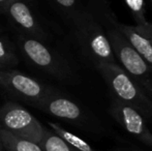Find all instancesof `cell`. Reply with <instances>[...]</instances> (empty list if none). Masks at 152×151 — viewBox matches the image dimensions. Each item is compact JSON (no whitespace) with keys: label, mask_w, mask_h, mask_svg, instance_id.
Returning <instances> with one entry per match:
<instances>
[{"label":"cell","mask_w":152,"mask_h":151,"mask_svg":"<svg viewBox=\"0 0 152 151\" xmlns=\"http://www.w3.org/2000/svg\"><path fill=\"white\" fill-rule=\"evenodd\" d=\"M116 25L124 37L128 40L132 48L143 57L152 67V24L147 23L143 26L127 25L116 22Z\"/></svg>","instance_id":"10"},{"label":"cell","mask_w":152,"mask_h":151,"mask_svg":"<svg viewBox=\"0 0 152 151\" xmlns=\"http://www.w3.org/2000/svg\"><path fill=\"white\" fill-rule=\"evenodd\" d=\"M38 145L44 151H79L55 133L52 129H48L46 127H44L42 137Z\"/></svg>","instance_id":"12"},{"label":"cell","mask_w":152,"mask_h":151,"mask_svg":"<svg viewBox=\"0 0 152 151\" xmlns=\"http://www.w3.org/2000/svg\"><path fill=\"white\" fill-rule=\"evenodd\" d=\"M118 151H143V150L134 149V148H121V149H118Z\"/></svg>","instance_id":"18"},{"label":"cell","mask_w":152,"mask_h":151,"mask_svg":"<svg viewBox=\"0 0 152 151\" xmlns=\"http://www.w3.org/2000/svg\"><path fill=\"white\" fill-rule=\"evenodd\" d=\"M150 1H151V3H152V0H150Z\"/></svg>","instance_id":"21"},{"label":"cell","mask_w":152,"mask_h":151,"mask_svg":"<svg viewBox=\"0 0 152 151\" xmlns=\"http://www.w3.org/2000/svg\"><path fill=\"white\" fill-rule=\"evenodd\" d=\"M19 63L14 44L6 36L0 35V71L12 69Z\"/></svg>","instance_id":"13"},{"label":"cell","mask_w":152,"mask_h":151,"mask_svg":"<svg viewBox=\"0 0 152 151\" xmlns=\"http://www.w3.org/2000/svg\"><path fill=\"white\" fill-rule=\"evenodd\" d=\"M12 1H14V0H0V12H5L6 8Z\"/></svg>","instance_id":"17"},{"label":"cell","mask_w":152,"mask_h":151,"mask_svg":"<svg viewBox=\"0 0 152 151\" xmlns=\"http://www.w3.org/2000/svg\"><path fill=\"white\" fill-rule=\"evenodd\" d=\"M18 42L25 58L35 66L62 81L72 78V69L68 62L56 51L37 39L19 33Z\"/></svg>","instance_id":"4"},{"label":"cell","mask_w":152,"mask_h":151,"mask_svg":"<svg viewBox=\"0 0 152 151\" xmlns=\"http://www.w3.org/2000/svg\"><path fill=\"white\" fill-rule=\"evenodd\" d=\"M69 24L81 52L95 69L106 63H117L104 26L88 6L76 12Z\"/></svg>","instance_id":"2"},{"label":"cell","mask_w":152,"mask_h":151,"mask_svg":"<svg viewBox=\"0 0 152 151\" xmlns=\"http://www.w3.org/2000/svg\"><path fill=\"white\" fill-rule=\"evenodd\" d=\"M125 3L129 8L130 14L138 26H143L148 23L146 17H145L144 0H125Z\"/></svg>","instance_id":"15"},{"label":"cell","mask_w":152,"mask_h":151,"mask_svg":"<svg viewBox=\"0 0 152 151\" xmlns=\"http://www.w3.org/2000/svg\"><path fill=\"white\" fill-rule=\"evenodd\" d=\"M0 31H1V27H0Z\"/></svg>","instance_id":"20"},{"label":"cell","mask_w":152,"mask_h":151,"mask_svg":"<svg viewBox=\"0 0 152 151\" xmlns=\"http://www.w3.org/2000/svg\"><path fill=\"white\" fill-rule=\"evenodd\" d=\"M113 96L139 112L147 123H152V99L118 63H106L97 67Z\"/></svg>","instance_id":"3"},{"label":"cell","mask_w":152,"mask_h":151,"mask_svg":"<svg viewBox=\"0 0 152 151\" xmlns=\"http://www.w3.org/2000/svg\"><path fill=\"white\" fill-rule=\"evenodd\" d=\"M1 128L14 136L38 144L42 140L44 126L24 107L12 101H6L0 108Z\"/></svg>","instance_id":"5"},{"label":"cell","mask_w":152,"mask_h":151,"mask_svg":"<svg viewBox=\"0 0 152 151\" xmlns=\"http://www.w3.org/2000/svg\"><path fill=\"white\" fill-rule=\"evenodd\" d=\"M109 112L126 133L144 145L152 148V133L147 121L137 110L112 97Z\"/></svg>","instance_id":"7"},{"label":"cell","mask_w":152,"mask_h":151,"mask_svg":"<svg viewBox=\"0 0 152 151\" xmlns=\"http://www.w3.org/2000/svg\"><path fill=\"white\" fill-rule=\"evenodd\" d=\"M38 109L54 117L76 123L81 126H87L90 123L89 117L78 104L52 88H50L48 95Z\"/></svg>","instance_id":"8"},{"label":"cell","mask_w":152,"mask_h":151,"mask_svg":"<svg viewBox=\"0 0 152 151\" xmlns=\"http://www.w3.org/2000/svg\"><path fill=\"white\" fill-rule=\"evenodd\" d=\"M48 124L55 133H57L59 137H61L63 140H65L67 143H69L72 146H74L75 148H77L79 151H96V150H94L87 142H85L83 139H81L80 137L76 136L75 133L64 129L63 127L60 126L59 124H57V123L48 122Z\"/></svg>","instance_id":"14"},{"label":"cell","mask_w":152,"mask_h":151,"mask_svg":"<svg viewBox=\"0 0 152 151\" xmlns=\"http://www.w3.org/2000/svg\"><path fill=\"white\" fill-rule=\"evenodd\" d=\"M53 1L62 12V14L66 17L68 22L76 12L86 7V6L82 5L80 0H53Z\"/></svg>","instance_id":"16"},{"label":"cell","mask_w":152,"mask_h":151,"mask_svg":"<svg viewBox=\"0 0 152 151\" xmlns=\"http://www.w3.org/2000/svg\"><path fill=\"white\" fill-rule=\"evenodd\" d=\"M89 8L104 26L119 65L152 99V67L120 32L116 25L118 20L106 0H94L89 3Z\"/></svg>","instance_id":"1"},{"label":"cell","mask_w":152,"mask_h":151,"mask_svg":"<svg viewBox=\"0 0 152 151\" xmlns=\"http://www.w3.org/2000/svg\"><path fill=\"white\" fill-rule=\"evenodd\" d=\"M0 85L35 108H39L50 91V87L14 69L0 71Z\"/></svg>","instance_id":"6"},{"label":"cell","mask_w":152,"mask_h":151,"mask_svg":"<svg viewBox=\"0 0 152 151\" xmlns=\"http://www.w3.org/2000/svg\"><path fill=\"white\" fill-rule=\"evenodd\" d=\"M0 140L4 151H44L38 144L16 137L1 127Z\"/></svg>","instance_id":"11"},{"label":"cell","mask_w":152,"mask_h":151,"mask_svg":"<svg viewBox=\"0 0 152 151\" xmlns=\"http://www.w3.org/2000/svg\"><path fill=\"white\" fill-rule=\"evenodd\" d=\"M0 151H4L3 146H2V143H1V140H0Z\"/></svg>","instance_id":"19"},{"label":"cell","mask_w":152,"mask_h":151,"mask_svg":"<svg viewBox=\"0 0 152 151\" xmlns=\"http://www.w3.org/2000/svg\"><path fill=\"white\" fill-rule=\"evenodd\" d=\"M4 14L7 15L15 26L18 27L20 33L42 42H47L48 34L45 32L37 19L32 14L30 7L24 0L12 1Z\"/></svg>","instance_id":"9"}]
</instances>
